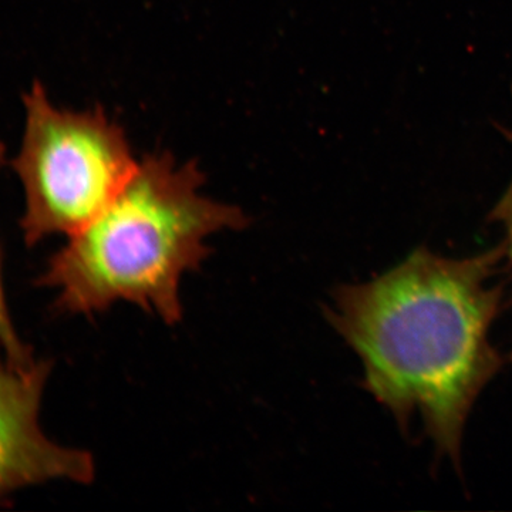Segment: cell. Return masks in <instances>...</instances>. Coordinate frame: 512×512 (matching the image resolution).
Masks as SVG:
<instances>
[{
	"label": "cell",
	"mask_w": 512,
	"mask_h": 512,
	"mask_svg": "<svg viewBox=\"0 0 512 512\" xmlns=\"http://www.w3.org/2000/svg\"><path fill=\"white\" fill-rule=\"evenodd\" d=\"M52 363H19L0 353V503L20 490L50 483L94 480L89 451L64 447L43 433L39 414Z\"/></svg>",
	"instance_id": "4"
},
{
	"label": "cell",
	"mask_w": 512,
	"mask_h": 512,
	"mask_svg": "<svg viewBox=\"0 0 512 512\" xmlns=\"http://www.w3.org/2000/svg\"><path fill=\"white\" fill-rule=\"evenodd\" d=\"M25 133L12 167L25 192L29 247L76 234L123 190L138 163L123 128L101 109L63 110L42 84L25 94Z\"/></svg>",
	"instance_id": "3"
},
{
	"label": "cell",
	"mask_w": 512,
	"mask_h": 512,
	"mask_svg": "<svg viewBox=\"0 0 512 512\" xmlns=\"http://www.w3.org/2000/svg\"><path fill=\"white\" fill-rule=\"evenodd\" d=\"M504 262L503 242L464 258L417 248L370 281L339 286L326 309L362 362L367 392L403 431L419 417L456 466L471 410L503 367L490 333L503 311Z\"/></svg>",
	"instance_id": "1"
},
{
	"label": "cell",
	"mask_w": 512,
	"mask_h": 512,
	"mask_svg": "<svg viewBox=\"0 0 512 512\" xmlns=\"http://www.w3.org/2000/svg\"><path fill=\"white\" fill-rule=\"evenodd\" d=\"M501 131H503L505 138L511 141L512 144V130L501 128ZM490 221L497 222L504 229L503 245L505 254H507V262H510L512 265V180L507 190H505L503 197L500 198V201L495 204L493 211L490 212ZM510 360L512 362V352Z\"/></svg>",
	"instance_id": "6"
},
{
	"label": "cell",
	"mask_w": 512,
	"mask_h": 512,
	"mask_svg": "<svg viewBox=\"0 0 512 512\" xmlns=\"http://www.w3.org/2000/svg\"><path fill=\"white\" fill-rule=\"evenodd\" d=\"M202 184L195 163L168 154L140 161L116 198L47 261L36 284L57 291L53 308L93 316L128 302L180 322L181 281L210 256L205 241L249 224L241 208L201 195Z\"/></svg>",
	"instance_id": "2"
},
{
	"label": "cell",
	"mask_w": 512,
	"mask_h": 512,
	"mask_svg": "<svg viewBox=\"0 0 512 512\" xmlns=\"http://www.w3.org/2000/svg\"><path fill=\"white\" fill-rule=\"evenodd\" d=\"M5 163V147L0 143V168ZM0 348L3 355L15 362L26 363L35 359L29 346L20 339L18 330L13 325L8 302H6L5 284H3V259L0 249Z\"/></svg>",
	"instance_id": "5"
}]
</instances>
